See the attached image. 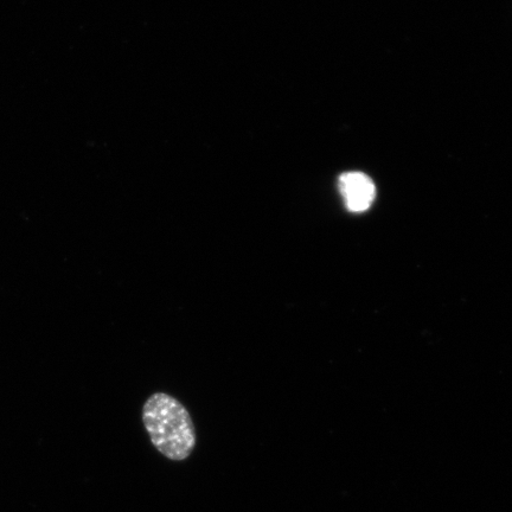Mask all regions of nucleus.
I'll use <instances>...</instances> for the list:
<instances>
[{"label":"nucleus","instance_id":"1","mask_svg":"<svg viewBox=\"0 0 512 512\" xmlns=\"http://www.w3.org/2000/svg\"><path fill=\"white\" fill-rule=\"evenodd\" d=\"M143 422L151 443L165 458L182 462L196 446V431L188 409L174 396L156 393L143 407Z\"/></svg>","mask_w":512,"mask_h":512},{"label":"nucleus","instance_id":"2","mask_svg":"<svg viewBox=\"0 0 512 512\" xmlns=\"http://www.w3.org/2000/svg\"><path fill=\"white\" fill-rule=\"evenodd\" d=\"M339 191L345 206L352 213H362L370 208L376 195L373 181L361 172H347L339 178Z\"/></svg>","mask_w":512,"mask_h":512}]
</instances>
